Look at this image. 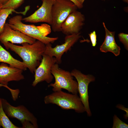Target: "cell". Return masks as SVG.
<instances>
[{"mask_svg":"<svg viewBox=\"0 0 128 128\" xmlns=\"http://www.w3.org/2000/svg\"><path fill=\"white\" fill-rule=\"evenodd\" d=\"M22 128H35L33 125L29 121L25 120L21 122Z\"/></svg>","mask_w":128,"mask_h":128,"instance_id":"7402d4cb","label":"cell"},{"mask_svg":"<svg viewBox=\"0 0 128 128\" xmlns=\"http://www.w3.org/2000/svg\"><path fill=\"white\" fill-rule=\"evenodd\" d=\"M124 2L126 3H128V0H122Z\"/></svg>","mask_w":128,"mask_h":128,"instance_id":"83f0119b","label":"cell"},{"mask_svg":"<svg viewBox=\"0 0 128 128\" xmlns=\"http://www.w3.org/2000/svg\"><path fill=\"white\" fill-rule=\"evenodd\" d=\"M21 44L22 46H20L8 42L4 46L7 49H10L20 57L27 68L33 73L41 60L46 45L38 40L32 44L27 42Z\"/></svg>","mask_w":128,"mask_h":128,"instance_id":"6da1fadb","label":"cell"},{"mask_svg":"<svg viewBox=\"0 0 128 128\" xmlns=\"http://www.w3.org/2000/svg\"><path fill=\"white\" fill-rule=\"evenodd\" d=\"M13 12L21 13L11 8L2 9L0 11V35L3 30L7 19L9 15L12 14Z\"/></svg>","mask_w":128,"mask_h":128,"instance_id":"e0dca14e","label":"cell"},{"mask_svg":"<svg viewBox=\"0 0 128 128\" xmlns=\"http://www.w3.org/2000/svg\"></svg>","mask_w":128,"mask_h":128,"instance_id":"f1b7e54d","label":"cell"},{"mask_svg":"<svg viewBox=\"0 0 128 128\" xmlns=\"http://www.w3.org/2000/svg\"><path fill=\"white\" fill-rule=\"evenodd\" d=\"M78 8L70 0H55L52 6L51 28L54 32H61L62 25L69 15Z\"/></svg>","mask_w":128,"mask_h":128,"instance_id":"5b68a950","label":"cell"},{"mask_svg":"<svg viewBox=\"0 0 128 128\" xmlns=\"http://www.w3.org/2000/svg\"><path fill=\"white\" fill-rule=\"evenodd\" d=\"M44 101L46 104H55L63 109L73 110L78 113L85 112L84 106L77 94H71L61 90L46 96Z\"/></svg>","mask_w":128,"mask_h":128,"instance_id":"3957f363","label":"cell"},{"mask_svg":"<svg viewBox=\"0 0 128 128\" xmlns=\"http://www.w3.org/2000/svg\"><path fill=\"white\" fill-rule=\"evenodd\" d=\"M36 40L25 34L19 31L11 28L8 23H5L3 30L0 35V41L4 46L8 42L12 44H22L27 42L34 43Z\"/></svg>","mask_w":128,"mask_h":128,"instance_id":"7c38bea8","label":"cell"},{"mask_svg":"<svg viewBox=\"0 0 128 128\" xmlns=\"http://www.w3.org/2000/svg\"><path fill=\"white\" fill-rule=\"evenodd\" d=\"M128 125L121 120L115 115L113 116V124L112 128H127Z\"/></svg>","mask_w":128,"mask_h":128,"instance_id":"d6986e66","label":"cell"},{"mask_svg":"<svg viewBox=\"0 0 128 128\" xmlns=\"http://www.w3.org/2000/svg\"><path fill=\"white\" fill-rule=\"evenodd\" d=\"M3 5L0 4V11L2 9Z\"/></svg>","mask_w":128,"mask_h":128,"instance_id":"4316f807","label":"cell"},{"mask_svg":"<svg viewBox=\"0 0 128 128\" xmlns=\"http://www.w3.org/2000/svg\"><path fill=\"white\" fill-rule=\"evenodd\" d=\"M23 70L15 67L8 66L2 63L0 65V83L8 86L9 82L19 81L24 79Z\"/></svg>","mask_w":128,"mask_h":128,"instance_id":"4fadbf2b","label":"cell"},{"mask_svg":"<svg viewBox=\"0 0 128 128\" xmlns=\"http://www.w3.org/2000/svg\"><path fill=\"white\" fill-rule=\"evenodd\" d=\"M81 33L76 34L66 35L64 43L60 45H57L52 47L51 43L46 45L44 53L51 57L55 58L56 63L60 64L61 57L64 53L67 52L81 37Z\"/></svg>","mask_w":128,"mask_h":128,"instance_id":"9c48e42d","label":"cell"},{"mask_svg":"<svg viewBox=\"0 0 128 128\" xmlns=\"http://www.w3.org/2000/svg\"><path fill=\"white\" fill-rule=\"evenodd\" d=\"M81 5H83V4L85 0H76Z\"/></svg>","mask_w":128,"mask_h":128,"instance_id":"484cf974","label":"cell"},{"mask_svg":"<svg viewBox=\"0 0 128 128\" xmlns=\"http://www.w3.org/2000/svg\"><path fill=\"white\" fill-rule=\"evenodd\" d=\"M73 3L77 6L78 9H81L83 7V5H81L76 0H70Z\"/></svg>","mask_w":128,"mask_h":128,"instance_id":"603a6c76","label":"cell"},{"mask_svg":"<svg viewBox=\"0 0 128 128\" xmlns=\"http://www.w3.org/2000/svg\"><path fill=\"white\" fill-rule=\"evenodd\" d=\"M20 128L14 124L4 112L0 100V128Z\"/></svg>","mask_w":128,"mask_h":128,"instance_id":"2e32d148","label":"cell"},{"mask_svg":"<svg viewBox=\"0 0 128 128\" xmlns=\"http://www.w3.org/2000/svg\"><path fill=\"white\" fill-rule=\"evenodd\" d=\"M92 46L95 47L97 44V35L95 31L91 32L89 34Z\"/></svg>","mask_w":128,"mask_h":128,"instance_id":"44dd1931","label":"cell"},{"mask_svg":"<svg viewBox=\"0 0 128 128\" xmlns=\"http://www.w3.org/2000/svg\"><path fill=\"white\" fill-rule=\"evenodd\" d=\"M85 21L84 15L76 10L70 14L63 23L61 32L66 35L78 33L80 32Z\"/></svg>","mask_w":128,"mask_h":128,"instance_id":"8fae6325","label":"cell"},{"mask_svg":"<svg viewBox=\"0 0 128 128\" xmlns=\"http://www.w3.org/2000/svg\"><path fill=\"white\" fill-rule=\"evenodd\" d=\"M4 87L7 88L10 91L11 93H12L14 91V89L10 88L8 86H5L0 83V87Z\"/></svg>","mask_w":128,"mask_h":128,"instance_id":"cb8c5ba5","label":"cell"},{"mask_svg":"<svg viewBox=\"0 0 128 128\" xmlns=\"http://www.w3.org/2000/svg\"><path fill=\"white\" fill-rule=\"evenodd\" d=\"M55 0H42L41 6L30 15L22 18L27 22L36 23L44 22L51 25L52 22L51 10Z\"/></svg>","mask_w":128,"mask_h":128,"instance_id":"30bf717a","label":"cell"},{"mask_svg":"<svg viewBox=\"0 0 128 128\" xmlns=\"http://www.w3.org/2000/svg\"><path fill=\"white\" fill-rule=\"evenodd\" d=\"M22 17L17 15L10 18L8 23L12 29L19 31L25 34L39 40L46 45L53 43L58 38L49 37L47 36L51 32V27L47 24L36 26L34 25L25 24L22 22Z\"/></svg>","mask_w":128,"mask_h":128,"instance_id":"7a4b0ae2","label":"cell"},{"mask_svg":"<svg viewBox=\"0 0 128 128\" xmlns=\"http://www.w3.org/2000/svg\"><path fill=\"white\" fill-rule=\"evenodd\" d=\"M120 41L123 44L125 49L128 50V35L123 33H120L118 34Z\"/></svg>","mask_w":128,"mask_h":128,"instance_id":"ffe728a7","label":"cell"},{"mask_svg":"<svg viewBox=\"0 0 128 128\" xmlns=\"http://www.w3.org/2000/svg\"><path fill=\"white\" fill-rule=\"evenodd\" d=\"M0 100L3 109L9 117L17 119L20 122L28 120L35 128H38L37 119L25 106L20 105L15 106L11 105L4 99L0 98Z\"/></svg>","mask_w":128,"mask_h":128,"instance_id":"8992f818","label":"cell"},{"mask_svg":"<svg viewBox=\"0 0 128 128\" xmlns=\"http://www.w3.org/2000/svg\"><path fill=\"white\" fill-rule=\"evenodd\" d=\"M24 0H9L3 5L2 9L11 8L15 9L21 5Z\"/></svg>","mask_w":128,"mask_h":128,"instance_id":"ac0fdd59","label":"cell"},{"mask_svg":"<svg viewBox=\"0 0 128 128\" xmlns=\"http://www.w3.org/2000/svg\"><path fill=\"white\" fill-rule=\"evenodd\" d=\"M71 73L77 80L79 97L84 106L87 116L90 117L92 114L89 105L88 86L91 82L95 81V77L92 75L84 74L75 69L73 70Z\"/></svg>","mask_w":128,"mask_h":128,"instance_id":"52a82bcc","label":"cell"},{"mask_svg":"<svg viewBox=\"0 0 128 128\" xmlns=\"http://www.w3.org/2000/svg\"><path fill=\"white\" fill-rule=\"evenodd\" d=\"M102 24L105 30V37L104 41L100 47V51L104 53L111 52L115 56H117L120 54L121 49L115 41V32L110 31L107 28L105 23L103 22Z\"/></svg>","mask_w":128,"mask_h":128,"instance_id":"5bb4252c","label":"cell"},{"mask_svg":"<svg viewBox=\"0 0 128 128\" xmlns=\"http://www.w3.org/2000/svg\"><path fill=\"white\" fill-rule=\"evenodd\" d=\"M0 62L9 64L10 66L17 68L23 71L26 70L27 68L23 62L13 58L10 53L3 47L0 44Z\"/></svg>","mask_w":128,"mask_h":128,"instance_id":"9a60e30c","label":"cell"},{"mask_svg":"<svg viewBox=\"0 0 128 128\" xmlns=\"http://www.w3.org/2000/svg\"><path fill=\"white\" fill-rule=\"evenodd\" d=\"M9 0H0V4L3 5L7 3Z\"/></svg>","mask_w":128,"mask_h":128,"instance_id":"d4e9b609","label":"cell"},{"mask_svg":"<svg viewBox=\"0 0 128 128\" xmlns=\"http://www.w3.org/2000/svg\"><path fill=\"white\" fill-rule=\"evenodd\" d=\"M56 63L55 57L44 53L40 64L34 72V79L32 85L35 87L39 83L44 81L48 83L51 82L54 78L51 72V68Z\"/></svg>","mask_w":128,"mask_h":128,"instance_id":"ba28073f","label":"cell"},{"mask_svg":"<svg viewBox=\"0 0 128 128\" xmlns=\"http://www.w3.org/2000/svg\"><path fill=\"white\" fill-rule=\"evenodd\" d=\"M52 74L54 78L55 81L51 83L48 87H52L54 91L64 89L73 94H77L78 93L77 81L73 79L71 72L59 68V64L56 63L52 67Z\"/></svg>","mask_w":128,"mask_h":128,"instance_id":"277c9868","label":"cell"}]
</instances>
